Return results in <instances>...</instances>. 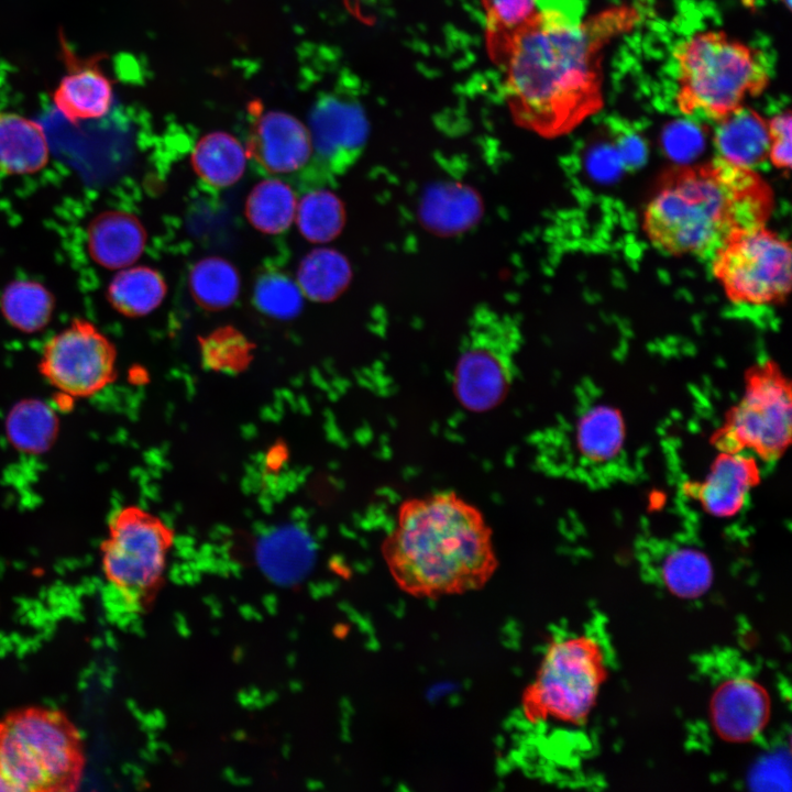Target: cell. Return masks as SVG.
<instances>
[{
	"label": "cell",
	"instance_id": "1",
	"mask_svg": "<svg viewBox=\"0 0 792 792\" xmlns=\"http://www.w3.org/2000/svg\"><path fill=\"white\" fill-rule=\"evenodd\" d=\"M503 67L505 95L519 125L544 138L564 135L604 107V48L640 20L614 6L584 20L562 0H537Z\"/></svg>",
	"mask_w": 792,
	"mask_h": 792
},
{
	"label": "cell",
	"instance_id": "2",
	"mask_svg": "<svg viewBox=\"0 0 792 792\" xmlns=\"http://www.w3.org/2000/svg\"><path fill=\"white\" fill-rule=\"evenodd\" d=\"M381 553L397 586L417 598L481 590L499 564L482 510L450 491L405 499Z\"/></svg>",
	"mask_w": 792,
	"mask_h": 792
},
{
	"label": "cell",
	"instance_id": "3",
	"mask_svg": "<svg viewBox=\"0 0 792 792\" xmlns=\"http://www.w3.org/2000/svg\"><path fill=\"white\" fill-rule=\"evenodd\" d=\"M774 206L773 188L756 168L716 155L667 169L645 206L641 230L663 254L708 260L735 232L767 224Z\"/></svg>",
	"mask_w": 792,
	"mask_h": 792
},
{
	"label": "cell",
	"instance_id": "4",
	"mask_svg": "<svg viewBox=\"0 0 792 792\" xmlns=\"http://www.w3.org/2000/svg\"><path fill=\"white\" fill-rule=\"evenodd\" d=\"M673 58L679 111L714 123L743 107L747 97L761 95L770 82L762 53L724 31L690 35L676 44Z\"/></svg>",
	"mask_w": 792,
	"mask_h": 792
},
{
	"label": "cell",
	"instance_id": "5",
	"mask_svg": "<svg viewBox=\"0 0 792 792\" xmlns=\"http://www.w3.org/2000/svg\"><path fill=\"white\" fill-rule=\"evenodd\" d=\"M84 767L80 734L63 712L32 706L0 721V791H74Z\"/></svg>",
	"mask_w": 792,
	"mask_h": 792
},
{
	"label": "cell",
	"instance_id": "6",
	"mask_svg": "<svg viewBox=\"0 0 792 792\" xmlns=\"http://www.w3.org/2000/svg\"><path fill=\"white\" fill-rule=\"evenodd\" d=\"M607 651L592 630L553 638L521 693L524 719L534 726L584 727L609 674Z\"/></svg>",
	"mask_w": 792,
	"mask_h": 792
},
{
	"label": "cell",
	"instance_id": "7",
	"mask_svg": "<svg viewBox=\"0 0 792 792\" xmlns=\"http://www.w3.org/2000/svg\"><path fill=\"white\" fill-rule=\"evenodd\" d=\"M521 344V326L516 316L486 305L473 310L452 377V389L461 406L485 413L504 402L517 378Z\"/></svg>",
	"mask_w": 792,
	"mask_h": 792
},
{
	"label": "cell",
	"instance_id": "8",
	"mask_svg": "<svg viewBox=\"0 0 792 792\" xmlns=\"http://www.w3.org/2000/svg\"><path fill=\"white\" fill-rule=\"evenodd\" d=\"M173 528L136 505L116 510L101 544L106 580L132 609L145 607L157 592L174 544Z\"/></svg>",
	"mask_w": 792,
	"mask_h": 792
},
{
	"label": "cell",
	"instance_id": "9",
	"mask_svg": "<svg viewBox=\"0 0 792 792\" xmlns=\"http://www.w3.org/2000/svg\"><path fill=\"white\" fill-rule=\"evenodd\" d=\"M708 261L712 276L735 305L777 306L789 297L791 244L767 224L735 232Z\"/></svg>",
	"mask_w": 792,
	"mask_h": 792
},
{
	"label": "cell",
	"instance_id": "10",
	"mask_svg": "<svg viewBox=\"0 0 792 792\" xmlns=\"http://www.w3.org/2000/svg\"><path fill=\"white\" fill-rule=\"evenodd\" d=\"M744 397L732 409L717 439L723 451H754L778 458L791 435V393L779 369L765 362L749 373Z\"/></svg>",
	"mask_w": 792,
	"mask_h": 792
},
{
	"label": "cell",
	"instance_id": "11",
	"mask_svg": "<svg viewBox=\"0 0 792 792\" xmlns=\"http://www.w3.org/2000/svg\"><path fill=\"white\" fill-rule=\"evenodd\" d=\"M113 343L88 320L74 319L44 345L38 363L43 377L63 397L87 398L116 378Z\"/></svg>",
	"mask_w": 792,
	"mask_h": 792
},
{
	"label": "cell",
	"instance_id": "12",
	"mask_svg": "<svg viewBox=\"0 0 792 792\" xmlns=\"http://www.w3.org/2000/svg\"><path fill=\"white\" fill-rule=\"evenodd\" d=\"M355 80L342 73L332 89L319 90L309 111V134L318 163L331 174L344 173L359 158L369 122Z\"/></svg>",
	"mask_w": 792,
	"mask_h": 792
},
{
	"label": "cell",
	"instance_id": "13",
	"mask_svg": "<svg viewBox=\"0 0 792 792\" xmlns=\"http://www.w3.org/2000/svg\"><path fill=\"white\" fill-rule=\"evenodd\" d=\"M771 698L754 676L737 673L721 680L708 702L716 736L729 744H748L761 736L771 717Z\"/></svg>",
	"mask_w": 792,
	"mask_h": 792
},
{
	"label": "cell",
	"instance_id": "14",
	"mask_svg": "<svg viewBox=\"0 0 792 792\" xmlns=\"http://www.w3.org/2000/svg\"><path fill=\"white\" fill-rule=\"evenodd\" d=\"M251 127L248 156L273 174H287L302 167L312 155L309 130L297 118L283 111H264L258 100L249 107Z\"/></svg>",
	"mask_w": 792,
	"mask_h": 792
},
{
	"label": "cell",
	"instance_id": "15",
	"mask_svg": "<svg viewBox=\"0 0 792 792\" xmlns=\"http://www.w3.org/2000/svg\"><path fill=\"white\" fill-rule=\"evenodd\" d=\"M146 232L131 213L108 210L97 215L88 224L87 245L91 258L109 270L128 267L142 254Z\"/></svg>",
	"mask_w": 792,
	"mask_h": 792
},
{
	"label": "cell",
	"instance_id": "16",
	"mask_svg": "<svg viewBox=\"0 0 792 792\" xmlns=\"http://www.w3.org/2000/svg\"><path fill=\"white\" fill-rule=\"evenodd\" d=\"M67 56L69 72L54 91L55 106L73 123L103 117L113 102L111 81L96 62Z\"/></svg>",
	"mask_w": 792,
	"mask_h": 792
},
{
	"label": "cell",
	"instance_id": "17",
	"mask_svg": "<svg viewBox=\"0 0 792 792\" xmlns=\"http://www.w3.org/2000/svg\"><path fill=\"white\" fill-rule=\"evenodd\" d=\"M757 479L758 468L754 459L741 452L723 451L700 485L697 498L708 513L728 517L743 507Z\"/></svg>",
	"mask_w": 792,
	"mask_h": 792
},
{
	"label": "cell",
	"instance_id": "18",
	"mask_svg": "<svg viewBox=\"0 0 792 792\" xmlns=\"http://www.w3.org/2000/svg\"><path fill=\"white\" fill-rule=\"evenodd\" d=\"M715 124L716 155L751 168L768 160V120L756 110L744 105Z\"/></svg>",
	"mask_w": 792,
	"mask_h": 792
},
{
	"label": "cell",
	"instance_id": "19",
	"mask_svg": "<svg viewBox=\"0 0 792 792\" xmlns=\"http://www.w3.org/2000/svg\"><path fill=\"white\" fill-rule=\"evenodd\" d=\"M48 152L47 139L37 122L0 111V173H36L46 165Z\"/></svg>",
	"mask_w": 792,
	"mask_h": 792
},
{
	"label": "cell",
	"instance_id": "20",
	"mask_svg": "<svg viewBox=\"0 0 792 792\" xmlns=\"http://www.w3.org/2000/svg\"><path fill=\"white\" fill-rule=\"evenodd\" d=\"M246 157V151L234 136L218 131L204 135L196 143L191 164L205 183L228 187L242 177Z\"/></svg>",
	"mask_w": 792,
	"mask_h": 792
},
{
	"label": "cell",
	"instance_id": "21",
	"mask_svg": "<svg viewBox=\"0 0 792 792\" xmlns=\"http://www.w3.org/2000/svg\"><path fill=\"white\" fill-rule=\"evenodd\" d=\"M658 579L671 595L686 601L703 597L714 581L711 560L698 549L680 547L671 550L658 568Z\"/></svg>",
	"mask_w": 792,
	"mask_h": 792
},
{
	"label": "cell",
	"instance_id": "22",
	"mask_svg": "<svg viewBox=\"0 0 792 792\" xmlns=\"http://www.w3.org/2000/svg\"><path fill=\"white\" fill-rule=\"evenodd\" d=\"M166 290L165 280L156 270L128 267L112 278L107 298L118 312L127 317H142L161 305Z\"/></svg>",
	"mask_w": 792,
	"mask_h": 792
},
{
	"label": "cell",
	"instance_id": "23",
	"mask_svg": "<svg viewBox=\"0 0 792 792\" xmlns=\"http://www.w3.org/2000/svg\"><path fill=\"white\" fill-rule=\"evenodd\" d=\"M11 444L20 451L41 453L50 449L58 432V419L52 406L40 399L14 405L6 420Z\"/></svg>",
	"mask_w": 792,
	"mask_h": 792
},
{
	"label": "cell",
	"instance_id": "24",
	"mask_svg": "<svg viewBox=\"0 0 792 792\" xmlns=\"http://www.w3.org/2000/svg\"><path fill=\"white\" fill-rule=\"evenodd\" d=\"M54 306L53 294L34 280L11 282L0 297V310L4 319L25 333L45 328L53 316Z\"/></svg>",
	"mask_w": 792,
	"mask_h": 792
},
{
	"label": "cell",
	"instance_id": "25",
	"mask_svg": "<svg viewBox=\"0 0 792 792\" xmlns=\"http://www.w3.org/2000/svg\"><path fill=\"white\" fill-rule=\"evenodd\" d=\"M624 442V424L620 415L604 405L595 406L581 415L575 427V446L582 458L593 462L612 460Z\"/></svg>",
	"mask_w": 792,
	"mask_h": 792
},
{
	"label": "cell",
	"instance_id": "26",
	"mask_svg": "<svg viewBox=\"0 0 792 792\" xmlns=\"http://www.w3.org/2000/svg\"><path fill=\"white\" fill-rule=\"evenodd\" d=\"M351 276L348 261L330 249H316L300 262L297 284L304 296L314 301L337 298L346 287Z\"/></svg>",
	"mask_w": 792,
	"mask_h": 792
},
{
	"label": "cell",
	"instance_id": "27",
	"mask_svg": "<svg viewBox=\"0 0 792 792\" xmlns=\"http://www.w3.org/2000/svg\"><path fill=\"white\" fill-rule=\"evenodd\" d=\"M297 201L292 188L279 179H265L250 193L245 215L257 230L277 234L285 231L296 216Z\"/></svg>",
	"mask_w": 792,
	"mask_h": 792
},
{
	"label": "cell",
	"instance_id": "28",
	"mask_svg": "<svg viewBox=\"0 0 792 792\" xmlns=\"http://www.w3.org/2000/svg\"><path fill=\"white\" fill-rule=\"evenodd\" d=\"M240 285L237 268L218 256L200 260L189 274V288L195 301L208 310L230 307L239 296Z\"/></svg>",
	"mask_w": 792,
	"mask_h": 792
},
{
	"label": "cell",
	"instance_id": "29",
	"mask_svg": "<svg viewBox=\"0 0 792 792\" xmlns=\"http://www.w3.org/2000/svg\"><path fill=\"white\" fill-rule=\"evenodd\" d=\"M486 47L492 61L503 65L519 30L538 10L537 0H482Z\"/></svg>",
	"mask_w": 792,
	"mask_h": 792
},
{
	"label": "cell",
	"instance_id": "30",
	"mask_svg": "<svg viewBox=\"0 0 792 792\" xmlns=\"http://www.w3.org/2000/svg\"><path fill=\"white\" fill-rule=\"evenodd\" d=\"M296 221L304 238L323 243L336 238L344 223V208L331 191L318 189L305 195L296 208Z\"/></svg>",
	"mask_w": 792,
	"mask_h": 792
},
{
	"label": "cell",
	"instance_id": "31",
	"mask_svg": "<svg viewBox=\"0 0 792 792\" xmlns=\"http://www.w3.org/2000/svg\"><path fill=\"white\" fill-rule=\"evenodd\" d=\"M255 306L277 319L297 317L304 306V294L297 283L282 273L262 275L254 287Z\"/></svg>",
	"mask_w": 792,
	"mask_h": 792
},
{
	"label": "cell",
	"instance_id": "32",
	"mask_svg": "<svg viewBox=\"0 0 792 792\" xmlns=\"http://www.w3.org/2000/svg\"><path fill=\"white\" fill-rule=\"evenodd\" d=\"M201 352L206 363L212 367L235 370L246 364L252 344L233 327L217 329L201 339Z\"/></svg>",
	"mask_w": 792,
	"mask_h": 792
},
{
	"label": "cell",
	"instance_id": "33",
	"mask_svg": "<svg viewBox=\"0 0 792 792\" xmlns=\"http://www.w3.org/2000/svg\"><path fill=\"white\" fill-rule=\"evenodd\" d=\"M792 114L790 109L774 114L768 120L769 150L768 161L779 170L789 173L791 169Z\"/></svg>",
	"mask_w": 792,
	"mask_h": 792
},
{
	"label": "cell",
	"instance_id": "34",
	"mask_svg": "<svg viewBox=\"0 0 792 792\" xmlns=\"http://www.w3.org/2000/svg\"><path fill=\"white\" fill-rule=\"evenodd\" d=\"M788 10H791V0H780Z\"/></svg>",
	"mask_w": 792,
	"mask_h": 792
}]
</instances>
